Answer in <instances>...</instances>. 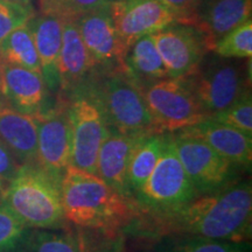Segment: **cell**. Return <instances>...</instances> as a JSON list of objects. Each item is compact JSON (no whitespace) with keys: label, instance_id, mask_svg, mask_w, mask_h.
Returning a JSON list of instances; mask_svg holds the SVG:
<instances>
[{"label":"cell","instance_id":"6da1fadb","mask_svg":"<svg viewBox=\"0 0 252 252\" xmlns=\"http://www.w3.org/2000/svg\"><path fill=\"white\" fill-rule=\"evenodd\" d=\"M159 235L198 236L222 241L247 242L252 230L250 182L195 197L178 209L157 214Z\"/></svg>","mask_w":252,"mask_h":252},{"label":"cell","instance_id":"7a4b0ae2","mask_svg":"<svg viewBox=\"0 0 252 252\" xmlns=\"http://www.w3.org/2000/svg\"><path fill=\"white\" fill-rule=\"evenodd\" d=\"M65 220L78 226L112 230L127 225L138 215L132 198L123 196L98 175L70 166L61 179Z\"/></svg>","mask_w":252,"mask_h":252},{"label":"cell","instance_id":"3957f363","mask_svg":"<svg viewBox=\"0 0 252 252\" xmlns=\"http://www.w3.org/2000/svg\"><path fill=\"white\" fill-rule=\"evenodd\" d=\"M0 197L1 203L30 229H58L67 220L61 181L37 163L20 165Z\"/></svg>","mask_w":252,"mask_h":252},{"label":"cell","instance_id":"277c9868","mask_svg":"<svg viewBox=\"0 0 252 252\" xmlns=\"http://www.w3.org/2000/svg\"><path fill=\"white\" fill-rule=\"evenodd\" d=\"M87 87L112 131L130 135L156 134L140 89L124 70L98 72Z\"/></svg>","mask_w":252,"mask_h":252},{"label":"cell","instance_id":"5b68a950","mask_svg":"<svg viewBox=\"0 0 252 252\" xmlns=\"http://www.w3.org/2000/svg\"><path fill=\"white\" fill-rule=\"evenodd\" d=\"M138 88L156 134L176 133L208 118L186 77H167Z\"/></svg>","mask_w":252,"mask_h":252},{"label":"cell","instance_id":"8992f818","mask_svg":"<svg viewBox=\"0 0 252 252\" xmlns=\"http://www.w3.org/2000/svg\"><path fill=\"white\" fill-rule=\"evenodd\" d=\"M215 54L207 56L187 78L208 117L222 111L250 90V65Z\"/></svg>","mask_w":252,"mask_h":252},{"label":"cell","instance_id":"52a82bcc","mask_svg":"<svg viewBox=\"0 0 252 252\" xmlns=\"http://www.w3.org/2000/svg\"><path fill=\"white\" fill-rule=\"evenodd\" d=\"M135 196L139 208L154 215L172 212L200 196L179 159L173 133L167 135L159 161Z\"/></svg>","mask_w":252,"mask_h":252},{"label":"cell","instance_id":"ba28073f","mask_svg":"<svg viewBox=\"0 0 252 252\" xmlns=\"http://www.w3.org/2000/svg\"><path fill=\"white\" fill-rule=\"evenodd\" d=\"M69 97L71 98L67 103L72 130L71 166L97 175L99 150L112 130L87 86Z\"/></svg>","mask_w":252,"mask_h":252},{"label":"cell","instance_id":"9c48e42d","mask_svg":"<svg viewBox=\"0 0 252 252\" xmlns=\"http://www.w3.org/2000/svg\"><path fill=\"white\" fill-rule=\"evenodd\" d=\"M173 138L179 159L198 195L214 193L234 185L237 167L204 141L182 132L173 133Z\"/></svg>","mask_w":252,"mask_h":252},{"label":"cell","instance_id":"30bf717a","mask_svg":"<svg viewBox=\"0 0 252 252\" xmlns=\"http://www.w3.org/2000/svg\"><path fill=\"white\" fill-rule=\"evenodd\" d=\"M168 77H187L212 52L209 41L193 25L174 23L151 34Z\"/></svg>","mask_w":252,"mask_h":252},{"label":"cell","instance_id":"8fae6325","mask_svg":"<svg viewBox=\"0 0 252 252\" xmlns=\"http://www.w3.org/2000/svg\"><path fill=\"white\" fill-rule=\"evenodd\" d=\"M36 163L60 181L72 165V130L67 103L37 116Z\"/></svg>","mask_w":252,"mask_h":252},{"label":"cell","instance_id":"7c38bea8","mask_svg":"<svg viewBox=\"0 0 252 252\" xmlns=\"http://www.w3.org/2000/svg\"><path fill=\"white\" fill-rule=\"evenodd\" d=\"M110 12L126 52L140 37L179 21L178 12L161 0H113Z\"/></svg>","mask_w":252,"mask_h":252},{"label":"cell","instance_id":"4fadbf2b","mask_svg":"<svg viewBox=\"0 0 252 252\" xmlns=\"http://www.w3.org/2000/svg\"><path fill=\"white\" fill-rule=\"evenodd\" d=\"M78 31L98 72L124 70L126 49L113 24L110 5L94 9L76 20Z\"/></svg>","mask_w":252,"mask_h":252},{"label":"cell","instance_id":"5bb4252c","mask_svg":"<svg viewBox=\"0 0 252 252\" xmlns=\"http://www.w3.org/2000/svg\"><path fill=\"white\" fill-rule=\"evenodd\" d=\"M252 0H197L180 23L193 25L214 45L229 32L250 20Z\"/></svg>","mask_w":252,"mask_h":252},{"label":"cell","instance_id":"9a60e30c","mask_svg":"<svg viewBox=\"0 0 252 252\" xmlns=\"http://www.w3.org/2000/svg\"><path fill=\"white\" fill-rule=\"evenodd\" d=\"M48 91L41 74L0 60V100L18 111L37 116L48 110Z\"/></svg>","mask_w":252,"mask_h":252},{"label":"cell","instance_id":"2e32d148","mask_svg":"<svg viewBox=\"0 0 252 252\" xmlns=\"http://www.w3.org/2000/svg\"><path fill=\"white\" fill-rule=\"evenodd\" d=\"M96 75V64L82 40L76 21H63L59 58V90L69 96L89 84Z\"/></svg>","mask_w":252,"mask_h":252},{"label":"cell","instance_id":"e0dca14e","mask_svg":"<svg viewBox=\"0 0 252 252\" xmlns=\"http://www.w3.org/2000/svg\"><path fill=\"white\" fill-rule=\"evenodd\" d=\"M179 132L204 141L217 154L236 167L250 168L252 161L251 135L220 124L209 117Z\"/></svg>","mask_w":252,"mask_h":252},{"label":"cell","instance_id":"ac0fdd59","mask_svg":"<svg viewBox=\"0 0 252 252\" xmlns=\"http://www.w3.org/2000/svg\"><path fill=\"white\" fill-rule=\"evenodd\" d=\"M145 137L111 131L99 150L97 175L123 196L132 198L127 185V169L132 154Z\"/></svg>","mask_w":252,"mask_h":252},{"label":"cell","instance_id":"d6986e66","mask_svg":"<svg viewBox=\"0 0 252 252\" xmlns=\"http://www.w3.org/2000/svg\"><path fill=\"white\" fill-rule=\"evenodd\" d=\"M37 116L18 111L0 100V139L20 165L36 163Z\"/></svg>","mask_w":252,"mask_h":252},{"label":"cell","instance_id":"ffe728a7","mask_svg":"<svg viewBox=\"0 0 252 252\" xmlns=\"http://www.w3.org/2000/svg\"><path fill=\"white\" fill-rule=\"evenodd\" d=\"M37 55L41 72L49 91L59 90V58L62 46L63 21L54 15L41 13L28 21Z\"/></svg>","mask_w":252,"mask_h":252},{"label":"cell","instance_id":"44dd1931","mask_svg":"<svg viewBox=\"0 0 252 252\" xmlns=\"http://www.w3.org/2000/svg\"><path fill=\"white\" fill-rule=\"evenodd\" d=\"M124 67L137 86L168 77L152 35H145L132 43L126 52Z\"/></svg>","mask_w":252,"mask_h":252},{"label":"cell","instance_id":"7402d4cb","mask_svg":"<svg viewBox=\"0 0 252 252\" xmlns=\"http://www.w3.org/2000/svg\"><path fill=\"white\" fill-rule=\"evenodd\" d=\"M165 134H149L143 138L132 154L127 169L130 194H137L157 166L167 141Z\"/></svg>","mask_w":252,"mask_h":252},{"label":"cell","instance_id":"603a6c76","mask_svg":"<svg viewBox=\"0 0 252 252\" xmlns=\"http://www.w3.org/2000/svg\"><path fill=\"white\" fill-rule=\"evenodd\" d=\"M0 60L42 75L39 55L28 24L15 28L0 42Z\"/></svg>","mask_w":252,"mask_h":252},{"label":"cell","instance_id":"cb8c5ba5","mask_svg":"<svg viewBox=\"0 0 252 252\" xmlns=\"http://www.w3.org/2000/svg\"><path fill=\"white\" fill-rule=\"evenodd\" d=\"M159 252H250L247 242L222 241L198 236H180L157 248Z\"/></svg>","mask_w":252,"mask_h":252},{"label":"cell","instance_id":"d4e9b609","mask_svg":"<svg viewBox=\"0 0 252 252\" xmlns=\"http://www.w3.org/2000/svg\"><path fill=\"white\" fill-rule=\"evenodd\" d=\"M25 252H84L83 244L71 232L40 230L32 232Z\"/></svg>","mask_w":252,"mask_h":252},{"label":"cell","instance_id":"484cf974","mask_svg":"<svg viewBox=\"0 0 252 252\" xmlns=\"http://www.w3.org/2000/svg\"><path fill=\"white\" fill-rule=\"evenodd\" d=\"M31 229L0 203V252H25Z\"/></svg>","mask_w":252,"mask_h":252},{"label":"cell","instance_id":"4316f807","mask_svg":"<svg viewBox=\"0 0 252 252\" xmlns=\"http://www.w3.org/2000/svg\"><path fill=\"white\" fill-rule=\"evenodd\" d=\"M213 52L224 59H251L252 56V21L229 32L214 45Z\"/></svg>","mask_w":252,"mask_h":252},{"label":"cell","instance_id":"83f0119b","mask_svg":"<svg viewBox=\"0 0 252 252\" xmlns=\"http://www.w3.org/2000/svg\"><path fill=\"white\" fill-rule=\"evenodd\" d=\"M41 13L54 15L62 21H76L82 15L109 6L113 0H39Z\"/></svg>","mask_w":252,"mask_h":252},{"label":"cell","instance_id":"f1b7e54d","mask_svg":"<svg viewBox=\"0 0 252 252\" xmlns=\"http://www.w3.org/2000/svg\"><path fill=\"white\" fill-rule=\"evenodd\" d=\"M214 121L243 132L252 137V97L251 91L245 93L241 98L228 108L209 116Z\"/></svg>","mask_w":252,"mask_h":252},{"label":"cell","instance_id":"f546056e","mask_svg":"<svg viewBox=\"0 0 252 252\" xmlns=\"http://www.w3.org/2000/svg\"><path fill=\"white\" fill-rule=\"evenodd\" d=\"M35 15L32 4L0 0V42L15 28L27 24Z\"/></svg>","mask_w":252,"mask_h":252},{"label":"cell","instance_id":"4dcf8cb0","mask_svg":"<svg viewBox=\"0 0 252 252\" xmlns=\"http://www.w3.org/2000/svg\"><path fill=\"white\" fill-rule=\"evenodd\" d=\"M20 163L15 159L13 153L0 139V193L4 190L8 182L13 179Z\"/></svg>","mask_w":252,"mask_h":252},{"label":"cell","instance_id":"1f68e13d","mask_svg":"<svg viewBox=\"0 0 252 252\" xmlns=\"http://www.w3.org/2000/svg\"><path fill=\"white\" fill-rule=\"evenodd\" d=\"M162 2H165L166 5H168L169 7H172L175 12H178L179 14V21L180 23L181 19L184 18V15L193 6L196 4L197 0H161Z\"/></svg>","mask_w":252,"mask_h":252},{"label":"cell","instance_id":"d6a6232c","mask_svg":"<svg viewBox=\"0 0 252 252\" xmlns=\"http://www.w3.org/2000/svg\"><path fill=\"white\" fill-rule=\"evenodd\" d=\"M11 2H19V4H32V0H6Z\"/></svg>","mask_w":252,"mask_h":252},{"label":"cell","instance_id":"836d02e7","mask_svg":"<svg viewBox=\"0 0 252 252\" xmlns=\"http://www.w3.org/2000/svg\"><path fill=\"white\" fill-rule=\"evenodd\" d=\"M143 252H159V251L156 250V251H143Z\"/></svg>","mask_w":252,"mask_h":252},{"label":"cell","instance_id":"e575fe53","mask_svg":"<svg viewBox=\"0 0 252 252\" xmlns=\"http://www.w3.org/2000/svg\"><path fill=\"white\" fill-rule=\"evenodd\" d=\"M108 252H118V251H108Z\"/></svg>","mask_w":252,"mask_h":252}]
</instances>
